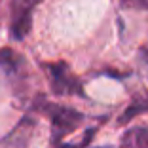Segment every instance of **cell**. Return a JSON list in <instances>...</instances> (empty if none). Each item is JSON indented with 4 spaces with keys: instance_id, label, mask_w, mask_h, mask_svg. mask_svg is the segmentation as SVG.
Wrapping results in <instances>:
<instances>
[{
    "instance_id": "6da1fadb",
    "label": "cell",
    "mask_w": 148,
    "mask_h": 148,
    "mask_svg": "<svg viewBox=\"0 0 148 148\" xmlns=\"http://www.w3.org/2000/svg\"><path fill=\"white\" fill-rule=\"evenodd\" d=\"M40 108L51 120L53 148H66V137L80 129V125L86 122V116L74 108H69V106L63 105H53V103H44Z\"/></svg>"
},
{
    "instance_id": "7a4b0ae2",
    "label": "cell",
    "mask_w": 148,
    "mask_h": 148,
    "mask_svg": "<svg viewBox=\"0 0 148 148\" xmlns=\"http://www.w3.org/2000/svg\"><path fill=\"white\" fill-rule=\"evenodd\" d=\"M44 69H46V72H48V76H49L51 91L55 93V95H80V97H86L82 82L70 72V69H69L66 63H63V61L46 63Z\"/></svg>"
},
{
    "instance_id": "3957f363",
    "label": "cell",
    "mask_w": 148,
    "mask_h": 148,
    "mask_svg": "<svg viewBox=\"0 0 148 148\" xmlns=\"http://www.w3.org/2000/svg\"><path fill=\"white\" fill-rule=\"evenodd\" d=\"M42 0H12L10 8V36L23 40L32 27V13Z\"/></svg>"
},
{
    "instance_id": "277c9868",
    "label": "cell",
    "mask_w": 148,
    "mask_h": 148,
    "mask_svg": "<svg viewBox=\"0 0 148 148\" xmlns=\"http://www.w3.org/2000/svg\"><path fill=\"white\" fill-rule=\"evenodd\" d=\"M120 148H148V129L146 127H135L123 135Z\"/></svg>"
},
{
    "instance_id": "5b68a950",
    "label": "cell",
    "mask_w": 148,
    "mask_h": 148,
    "mask_svg": "<svg viewBox=\"0 0 148 148\" xmlns=\"http://www.w3.org/2000/svg\"><path fill=\"white\" fill-rule=\"evenodd\" d=\"M25 65V59L19 55L17 51H13L10 48L0 49V66L10 74H17Z\"/></svg>"
},
{
    "instance_id": "8992f818",
    "label": "cell",
    "mask_w": 148,
    "mask_h": 148,
    "mask_svg": "<svg viewBox=\"0 0 148 148\" xmlns=\"http://www.w3.org/2000/svg\"><path fill=\"white\" fill-rule=\"evenodd\" d=\"M139 61H140V66H143L144 74H146V78H148V44L140 48V53H139Z\"/></svg>"
},
{
    "instance_id": "52a82bcc",
    "label": "cell",
    "mask_w": 148,
    "mask_h": 148,
    "mask_svg": "<svg viewBox=\"0 0 148 148\" xmlns=\"http://www.w3.org/2000/svg\"><path fill=\"white\" fill-rule=\"evenodd\" d=\"M122 2L127 6H133V8H139V10H148V0H122Z\"/></svg>"
}]
</instances>
